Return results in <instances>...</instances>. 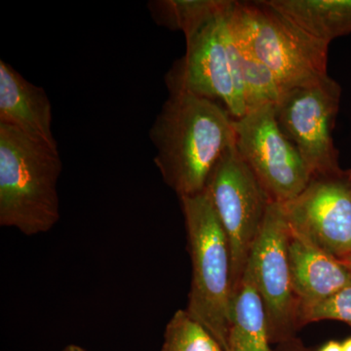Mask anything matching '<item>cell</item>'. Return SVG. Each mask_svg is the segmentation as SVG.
Returning a JSON list of instances; mask_svg holds the SVG:
<instances>
[{"label":"cell","mask_w":351,"mask_h":351,"mask_svg":"<svg viewBox=\"0 0 351 351\" xmlns=\"http://www.w3.org/2000/svg\"><path fill=\"white\" fill-rule=\"evenodd\" d=\"M149 138L154 162L179 198L199 195L219 162L235 144L234 119L217 101L193 95H169Z\"/></svg>","instance_id":"1"},{"label":"cell","mask_w":351,"mask_h":351,"mask_svg":"<svg viewBox=\"0 0 351 351\" xmlns=\"http://www.w3.org/2000/svg\"><path fill=\"white\" fill-rule=\"evenodd\" d=\"M59 149L0 123V226L27 237L50 232L59 221Z\"/></svg>","instance_id":"2"},{"label":"cell","mask_w":351,"mask_h":351,"mask_svg":"<svg viewBox=\"0 0 351 351\" xmlns=\"http://www.w3.org/2000/svg\"><path fill=\"white\" fill-rule=\"evenodd\" d=\"M180 201L193 270L186 311L225 351L234 300L230 245L206 191Z\"/></svg>","instance_id":"3"},{"label":"cell","mask_w":351,"mask_h":351,"mask_svg":"<svg viewBox=\"0 0 351 351\" xmlns=\"http://www.w3.org/2000/svg\"><path fill=\"white\" fill-rule=\"evenodd\" d=\"M230 22L240 40L276 76L284 92L328 76L330 44L314 38L261 1H233Z\"/></svg>","instance_id":"4"},{"label":"cell","mask_w":351,"mask_h":351,"mask_svg":"<svg viewBox=\"0 0 351 351\" xmlns=\"http://www.w3.org/2000/svg\"><path fill=\"white\" fill-rule=\"evenodd\" d=\"M232 7L186 41V53L176 60L164 80L169 95H193L217 101L239 119L246 108L239 45L228 19Z\"/></svg>","instance_id":"5"},{"label":"cell","mask_w":351,"mask_h":351,"mask_svg":"<svg viewBox=\"0 0 351 351\" xmlns=\"http://www.w3.org/2000/svg\"><path fill=\"white\" fill-rule=\"evenodd\" d=\"M205 191L230 245L235 294L274 202L242 160L235 144L215 166Z\"/></svg>","instance_id":"6"},{"label":"cell","mask_w":351,"mask_h":351,"mask_svg":"<svg viewBox=\"0 0 351 351\" xmlns=\"http://www.w3.org/2000/svg\"><path fill=\"white\" fill-rule=\"evenodd\" d=\"M341 96L339 83L328 75L314 84L284 92L274 107L279 128L297 147L313 178L345 171L332 138Z\"/></svg>","instance_id":"7"},{"label":"cell","mask_w":351,"mask_h":351,"mask_svg":"<svg viewBox=\"0 0 351 351\" xmlns=\"http://www.w3.org/2000/svg\"><path fill=\"white\" fill-rule=\"evenodd\" d=\"M276 106H265L234 119L235 147L272 202L285 204L301 195L313 175L279 128Z\"/></svg>","instance_id":"8"},{"label":"cell","mask_w":351,"mask_h":351,"mask_svg":"<svg viewBox=\"0 0 351 351\" xmlns=\"http://www.w3.org/2000/svg\"><path fill=\"white\" fill-rule=\"evenodd\" d=\"M288 239L289 226L282 207L272 203L247 267L252 270L262 299L270 343L276 345L295 338L302 328L291 278Z\"/></svg>","instance_id":"9"},{"label":"cell","mask_w":351,"mask_h":351,"mask_svg":"<svg viewBox=\"0 0 351 351\" xmlns=\"http://www.w3.org/2000/svg\"><path fill=\"white\" fill-rule=\"evenodd\" d=\"M282 207L289 228L339 262L351 258V174L314 177Z\"/></svg>","instance_id":"10"},{"label":"cell","mask_w":351,"mask_h":351,"mask_svg":"<svg viewBox=\"0 0 351 351\" xmlns=\"http://www.w3.org/2000/svg\"><path fill=\"white\" fill-rule=\"evenodd\" d=\"M288 256L302 327L304 314L350 285L351 276L339 260L290 228Z\"/></svg>","instance_id":"11"},{"label":"cell","mask_w":351,"mask_h":351,"mask_svg":"<svg viewBox=\"0 0 351 351\" xmlns=\"http://www.w3.org/2000/svg\"><path fill=\"white\" fill-rule=\"evenodd\" d=\"M52 122V106L45 90L0 60V123L58 147Z\"/></svg>","instance_id":"12"},{"label":"cell","mask_w":351,"mask_h":351,"mask_svg":"<svg viewBox=\"0 0 351 351\" xmlns=\"http://www.w3.org/2000/svg\"><path fill=\"white\" fill-rule=\"evenodd\" d=\"M267 318L250 267L233 300L232 326L225 351H276L270 348Z\"/></svg>","instance_id":"13"},{"label":"cell","mask_w":351,"mask_h":351,"mask_svg":"<svg viewBox=\"0 0 351 351\" xmlns=\"http://www.w3.org/2000/svg\"><path fill=\"white\" fill-rule=\"evenodd\" d=\"M314 38L331 43L351 34V0H267Z\"/></svg>","instance_id":"14"},{"label":"cell","mask_w":351,"mask_h":351,"mask_svg":"<svg viewBox=\"0 0 351 351\" xmlns=\"http://www.w3.org/2000/svg\"><path fill=\"white\" fill-rule=\"evenodd\" d=\"M232 3V0H152L147 8L157 25L182 32L186 41L228 12Z\"/></svg>","instance_id":"15"},{"label":"cell","mask_w":351,"mask_h":351,"mask_svg":"<svg viewBox=\"0 0 351 351\" xmlns=\"http://www.w3.org/2000/svg\"><path fill=\"white\" fill-rule=\"evenodd\" d=\"M233 34L239 45L240 73L243 85L246 113L265 106H276L283 94L276 76L265 64L252 54L251 51L240 40L234 31Z\"/></svg>","instance_id":"16"},{"label":"cell","mask_w":351,"mask_h":351,"mask_svg":"<svg viewBox=\"0 0 351 351\" xmlns=\"http://www.w3.org/2000/svg\"><path fill=\"white\" fill-rule=\"evenodd\" d=\"M161 351H223V348L186 309H180L166 326Z\"/></svg>","instance_id":"17"},{"label":"cell","mask_w":351,"mask_h":351,"mask_svg":"<svg viewBox=\"0 0 351 351\" xmlns=\"http://www.w3.org/2000/svg\"><path fill=\"white\" fill-rule=\"evenodd\" d=\"M322 320L341 321L351 327V284L307 311L302 317V327Z\"/></svg>","instance_id":"18"},{"label":"cell","mask_w":351,"mask_h":351,"mask_svg":"<svg viewBox=\"0 0 351 351\" xmlns=\"http://www.w3.org/2000/svg\"><path fill=\"white\" fill-rule=\"evenodd\" d=\"M276 351H313L311 348L304 345L301 339L295 338L280 343L277 346Z\"/></svg>","instance_id":"19"},{"label":"cell","mask_w":351,"mask_h":351,"mask_svg":"<svg viewBox=\"0 0 351 351\" xmlns=\"http://www.w3.org/2000/svg\"><path fill=\"white\" fill-rule=\"evenodd\" d=\"M316 351H343V345L339 341H330Z\"/></svg>","instance_id":"20"},{"label":"cell","mask_w":351,"mask_h":351,"mask_svg":"<svg viewBox=\"0 0 351 351\" xmlns=\"http://www.w3.org/2000/svg\"><path fill=\"white\" fill-rule=\"evenodd\" d=\"M63 351H87V350H84V348H80V346L71 345V346H66V348H64Z\"/></svg>","instance_id":"21"},{"label":"cell","mask_w":351,"mask_h":351,"mask_svg":"<svg viewBox=\"0 0 351 351\" xmlns=\"http://www.w3.org/2000/svg\"><path fill=\"white\" fill-rule=\"evenodd\" d=\"M341 345H343V351H351V338L346 339Z\"/></svg>","instance_id":"22"},{"label":"cell","mask_w":351,"mask_h":351,"mask_svg":"<svg viewBox=\"0 0 351 351\" xmlns=\"http://www.w3.org/2000/svg\"><path fill=\"white\" fill-rule=\"evenodd\" d=\"M341 263L345 265L346 269L348 270L351 276V258H350V260L343 261V262Z\"/></svg>","instance_id":"23"},{"label":"cell","mask_w":351,"mask_h":351,"mask_svg":"<svg viewBox=\"0 0 351 351\" xmlns=\"http://www.w3.org/2000/svg\"><path fill=\"white\" fill-rule=\"evenodd\" d=\"M350 174H351V170H350Z\"/></svg>","instance_id":"24"},{"label":"cell","mask_w":351,"mask_h":351,"mask_svg":"<svg viewBox=\"0 0 351 351\" xmlns=\"http://www.w3.org/2000/svg\"><path fill=\"white\" fill-rule=\"evenodd\" d=\"M62 351H63V350H62Z\"/></svg>","instance_id":"25"}]
</instances>
